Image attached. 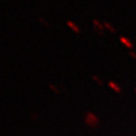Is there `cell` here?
I'll use <instances>...</instances> for the list:
<instances>
[{"label": "cell", "mask_w": 136, "mask_h": 136, "mask_svg": "<svg viewBox=\"0 0 136 136\" xmlns=\"http://www.w3.org/2000/svg\"><path fill=\"white\" fill-rule=\"evenodd\" d=\"M84 123L90 128H96L99 124V118L94 112H88L84 116Z\"/></svg>", "instance_id": "6da1fadb"}, {"label": "cell", "mask_w": 136, "mask_h": 136, "mask_svg": "<svg viewBox=\"0 0 136 136\" xmlns=\"http://www.w3.org/2000/svg\"><path fill=\"white\" fill-rule=\"evenodd\" d=\"M119 42L121 43V44H122L124 47L129 49V51L133 49L134 46L133 44H132V42L128 37H126V36H120V37H119Z\"/></svg>", "instance_id": "3957f363"}, {"label": "cell", "mask_w": 136, "mask_h": 136, "mask_svg": "<svg viewBox=\"0 0 136 136\" xmlns=\"http://www.w3.org/2000/svg\"><path fill=\"white\" fill-rule=\"evenodd\" d=\"M104 23V26H105V30L109 31L110 33H116V29L114 28V26L110 22H107L105 21Z\"/></svg>", "instance_id": "8992f818"}, {"label": "cell", "mask_w": 136, "mask_h": 136, "mask_svg": "<svg viewBox=\"0 0 136 136\" xmlns=\"http://www.w3.org/2000/svg\"><path fill=\"white\" fill-rule=\"evenodd\" d=\"M92 79L97 84H98V85H103V80H102V79H101L98 76H97V75H94V76L92 77Z\"/></svg>", "instance_id": "52a82bcc"}, {"label": "cell", "mask_w": 136, "mask_h": 136, "mask_svg": "<svg viewBox=\"0 0 136 136\" xmlns=\"http://www.w3.org/2000/svg\"><path fill=\"white\" fill-rule=\"evenodd\" d=\"M49 87H50V89H51V90H52V91H54V92H55L56 94H60L59 90H58L57 88H56L54 85H52V84H50V85H49Z\"/></svg>", "instance_id": "9c48e42d"}, {"label": "cell", "mask_w": 136, "mask_h": 136, "mask_svg": "<svg viewBox=\"0 0 136 136\" xmlns=\"http://www.w3.org/2000/svg\"><path fill=\"white\" fill-rule=\"evenodd\" d=\"M129 56H130L133 61H136V52H134L133 50L129 51Z\"/></svg>", "instance_id": "ba28073f"}, {"label": "cell", "mask_w": 136, "mask_h": 136, "mask_svg": "<svg viewBox=\"0 0 136 136\" xmlns=\"http://www.w3.org/2000/svg\"><path fill=\"white\" fill-rule=\"evenodd\" d=\"M66 25H67V26L70 29H72V31H74L75 33H80V29H79V26H78L76 23H74L73 21H67L66 22Z\"/></svg>", "instance_id": "5b68a950"}, {"label": "cell", "mask_w": 136, "mask_h": 136, "mask_svg": "<svg viewBox=\"0 0 136 136\" xmlns=\"http://www.w3.org/2000/svg\"><path fill=\"white\" fill-rule=\"evenodd\" d=\"M108 87L110 88L112 91H114V93H116V94H121L122 93V88L116 81L110 80L108 82Z\"/></svg>", "instance_id": "277c9868"}, {"label": "cell", "mask_w": 136, "mask_h": 136, "mask_svg": "<svg viewBox=\"0 0 136 136\" xmlns=\"http://www.w3.org/2000/svg\"><path fill=\"white\" fill-rule=\"evenodd\" d=\"M134 93H135V94H136V88H135V89H134Z\"/></svg>", "instance_id": "30bf717a"}, {"label": "cell", "mask_w": 136, "mask_h": 136, "mask_svg": "<svg viewBox=\"0 0 136 136\" xmlns=\"http://www.w3.org/2000/svg\"><path fill=\"white\" fill-rule=\"evenodd\" d=\"M92 25H93V29L97 31L98 34L102 35L104 32H105V26H104V23L101 22L100 20L98 19H93L92 20Z\"/></svg>", "instance_id": "7a4b0ae2"}]
</instances>
